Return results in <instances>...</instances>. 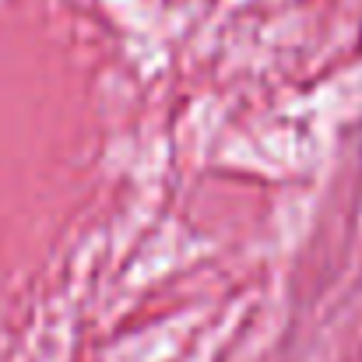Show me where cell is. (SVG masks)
Listing matches in <instances>:
<instances>
[]
</instances>
